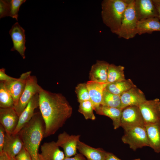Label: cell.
Listing matches in <instances>:
<instances>
[{
    "label": "cell",
    "mask_w": 160,
    "mask_h": 160,
    "mask_svg": "<svg viewBox=\"0 0 160 160\" xmlns=\"http://www.w3.org/2000/svg\"><path fill=\"white\" fill-rule=\"evenodd\" d=\"M23 147V143L18 134L10 135L6 132L3 151L10 157L15 158Z\"/></svg>",
    "instance_id": "ac0fdd59"
},
{
    "label": "cell",
    "mask_w": 160,
    "mask_h": 160,
    "mask_svg": "<svg viewBox=\"0 0 160 160\" xmlns=\"http://www.w3.org/2000/svg\"><path fill=\"white\" fill-rule=\"evenodd\" d=\"M75 92L76 94L78 101L79 103L90 100L86 83H82L78 84L75 88Z\"/></svg>",
    "instance_id": "f1b7e54d"
},
{
    "label": "cell",
    "mask_w": 160,
    "mask_h": 160,
    "mask_svg": "<svg viewBox=\"0 0 160 160\" xmlns=\"http://www.w3.org/2000/svg\"><path fill=\"white\" fill-rule=\"evenodd\" d=\"M108 83L91 80L86 83L90 100L95 111L102 105L103 91Z\"/></svg>",
    "instance_id": "2e32d148"
},
{
    "label": "cell",
    "mask_w": 160,
    "mask_h": 160,
    "mask_svg": "<svg viewBox=\"0 0 160 160\" xmlns=\"http://www.w3.org/2000/svg\"><path fill=\"white\" fill-rule=\"evenodd\" d=\"M131 0H104L102 2L101 16L103 23L117 35L124 12Z\"/></svg>",
    "instance_id": "3957f363"
},
{
    "label": "cell",
    "mask_w": 160,
    "mask_h": 160,
    "mask_svg": "<svg viewBox=\"0 0 160 160\" xmlns=\"http://www.w3.org/2000/svg\"><path fill=\"white\" fill-rule=\"evenodd\" d=\"M10 160H16L14 158L10 157Z\"/></svg>",
    "instance_id": "f35d334b"
},
{
    "label": "cell",
    "mask_w": 160,
    "mask_h": 160,
    "mask_svg": "<svg viewBox=\"0 0 160 160\" xmlns=\"http://www.w3.org/2000/svg\"><path fill=\"white\" fill-rule=\"evenodd\" d=\"M13 98L5 88L3 81L0 82V108H14Z\"/></svg>",
    "instance_id": "4316f807"
},
{
    "label": "cell",
    "mask_w": 160,
    "mask_h": 160,
    "mask_svg": "<svg viewBox=\"0 0 160 160\" xmlns=\"http://www.w3.org/2000/svg\"><path fill=\"white\" fill-rule=\"evenodd\" d=\"M39 93L35 94L31 98L26 107L19 116L17 126L12 134L16 135L32 119L35 113V109L39 107Z\"/></svg>",
    "instance_id": "5bb4252c"
},
{
    "label": "cell",
    "mask_w": 160,
    "mask_h": 160,
    "mask_svg": "<svg viewBox=\"0 0 160 160\" xmlns=\"http://www.w3.org/2000/svg\"><path fill=\"white\" fill-rule=\"evenodd\" d=\"M109 64L103 60H97L92 65L89 73L90 80L107 82V74Z\"/></svg>",
    "instance_id": "ffe728a7"
},
{
    "label": "cell",
    "mask_w": 160,
    "mask_h": 160,
    "mask_svg": "<svg viewBox=\"0 0 160 160\" xmlns=\"http://www.w3.org/2000/svg\"><path fill=\"white\" fill-rule=\"evenodd\" d=\"M105 160H121L112 153L107 152Z\"/></svg>",
    "instance_id": "d590c367"
},
{
    "label": "cell",
    "mask_w": 160,
    "mask_h": 160,
    "mask_svg": "<svg viewBox=\"0 0 160 160\" xmlns=\"http://www.w3.org/2000/svg\"><path fill=\"white\" fill-rule=\"evenodd\" d=\"M121 140L134 151L144 147H149L145 125L136 126L124 131Z\"/></svg>",
    "instance_id": "5b68a950"
},
{
    "label": "cell",
    "mask_w": 160,
    "mask_h": 160,
    "mask_svg": "<svg viewBox=\"0 0 160 160\" xmlns=\"http://www.w3.org/2000/svg\"><path fill=\"white\" fill-rule=\"evenodd\" d=\"M94 110L92 104L90 100H87L79 103L78 111L84 116L86 119L94 120L96 117L93 113Z\"/></svg>",
    "instance_id": "83f0119b"
},
{
    "label": "cell",
    "mask_w": 160,
    "mask_h": 160,
    "mask_svg": "<svg viewBox=\"0 0 160 160\" xmlns=\"http://www.w3.org/2000/svg\"><path fill=\"white\" fill-rule=\"evenodd\" d=\"M77 149L87 160H105L107 153L102 148L92 147L80 140L78 143Z\"/></svg>",
    "instance_id": "44dd1931"
},
{
    "label": "cell",
    "mask_w": 160,
    "mask_h": 160,
    "mask_svg": "<svg viewBox=\"0 0 160 160\" xmlns=\"http://www.w3.org/2000/svg\"><path fill=\"white\" fill-rule=\"evenodd\" d=\"M138 20L134 7V0H131L125 9L119 31L117 35L120 38L132 39L137 34Z\"/></svg>",
    "instance_id": "277c9868"
},
{
    "label": "cell",
    "mask_w": 160,
    "mask_h": 160,
    "mask_svg": "<svg viewBox=\"0 0 160 160\" xmlns=\"http://www.w3.org/2000/svg\"><path fill=\"white\" fill-rule=\"evenodd\" d=\"M39 107L45 127L44 137L54 134L72 113V108L66 98L42 88L39 93Z\"/></svg>",
    "instance_id": "6da1fadb"
},
{
    "label": "cell",
    "mask_w": 160,
    "mask_h": 160,
    "mask_svg": "<svg viewBox=\"0 0 160 160\" xmlns=\"http://www.w3.org/2000/svg\"><path fill=\"white\" fill-rule=\"evenodd\" d=\"M19 116L14 108H0V123L6 132L12 135L17 125Z\"/></svg>",
    "instance_id": "4fadbf2b"
},
{
    "label": "cell",
    "mask_w": 160,
    "mask_h": 160,
    "mask_svg": "<svg viewBox=\"0 0 160 160\" xmlns=\"http://www.w3.org/2000/svg\"><path fill=\"white\" fill-rule=\"evenodd\" d=\"M0 160H10V157L5 152L0 153Z\"/></svg>",
    "instance_id": "74e56055"
},
{
    "label": "cell",
    "mask_w": 160,
    "mask_h": 160,
    "mask_svg": "<svg viewBox=\"0 0 160 160\" xmlns=\"http://www.w3.org/2000/svg\"><path fill=\"white\" fill-rule=\"evenodd\" d=\"M39 160H43L42 158L39 155Z\"/></svg>",
    "instance_id": "ab89813d"
},
{
    "label": "cell",
    "mask_w": 160,
    "mask_h": 160,
    "mask_svg": "<svg viewBox=\"0 0 160 160\" xmlns=\"http://www.w3.org/2000/svg\"><path fill=\"white\" fill-rule=\"evenodd\" d=\"M137 34H151L155 31H160V21L155 17L139 21L137 26Z\"/></svg>",
    "instance_id": "603a6c76"
},
{
    "label": "cell",
    "mask_w": 160,
    "mask_h": 160,
    "mask_svg": "<svg viewBox=\"0 0 160 160\" xmlns=\"http://www.w3.org/2000/svg\"><path fill=\"white\" fill-rule=\"evenodd\" d=\"M31 71H28L22 73L19 78L15 80L3 81L5 88L13 98L14 106L17 104L22 94L27 79L31 75Z\"/></svg>",
    "instance_id": "9c48e42d"
},
{
    "label": "cell",
    "mask_w": 160,
    "mask_h": 160,
    "mask_svg": "<svg viewBox=\"0 0 160 160\" xmlns=\"http://www.w3.org/2000/svg\"><path fill=\"white\" fill-rule=\"evenodd\" d=\"M25 0H10L9 16L18 20V13L21 5L26 1Z\"/></svg>",
    "instance_id": "f546056e"
},
{
    "label": "cell",
    "mask_w": 160,
    "mask_h": 160,
    "mask_svg": "<svg viewBox=\"0 0 160 160\" xmlns=\"http://www.w3.org/2000/svg\"><path fill=\"white\" fill-rule=\"evenodd\" d=\"M10 0H0V18L9 16Z\"/></svg>",
    "instance_id": "4dcf8cb0"
},
{
    "label": "cell",
    "mask_w": 160,
    "mask_h": 160,
    "mask_svg": "<svg viewBox=\"0 0 160 160\" xmlns=\"http://www.w3.org/2000/svg\"><path fill=\"white\" fill-rule=\"evenodd\" d=\"M145 125L138 106H129L122 109L120 127L124 131L134 127Z\"/></svg>",
    "instance_id": "52a82bcc"
},
{
    "label": "cell",
    "mask_w": 160,
    "mask_h": 160,
    "mask_svg": "<svg viewBox=\"0 0 160 160\" xmlns=\"http://www.w3.org/2000/svg\"><path fill=\"white\" fill-rule=\"evenodd\" d=\"M136 87L130 79L108 83L105 89L110 92L116 95H121L124 93L132 87Z\"/></svg>",
    "instance_id": "cb8c5ba5"
},
{
    "label": "cell",
    "mask_w": 160,
    "mask_h": 160,
    "mask_svg": "<svg viewBox=\"0 0 160 160\" xmlns=\"http://www.w3.org/2000/svg\"><path fill=\"white\" fill-rule=\"evenodd\" d=\"M14 158L16 160H32L31 155L24 147Z\"/></svg>",
    "instance_id": "1f68e13d"
},
{
    "label": "cell",
    "mask_w": 160,
    "mask_h": 160,
    "mask_svg": "<svg viewBox=\"0 0 160 160\" xmlns=\"http://www.w3.org/2000/svg\"><path fill=\"white\" fill-rule=\"evenodd\" d=\"M133 160H141L140 159H135Z\"/></svg>",
    "instance_id": "60d3db41"
},
{
    "label": "cell",
    "mask_w": 160,
    "mask_h": 160,
    "mask_svg": "<svg viewBox=\"0 0 160 160\" xmlns=\"http://www.w3.org/2000/svg\"><path fill=\"white\" fill-rule=\"evenodd\" d=\"M25 33L24 29L18 22L15 23L12 26L9 31L13 44V47L11 51H17L23 59L25 58V52L26 49Z\"/></svg>",
    "instance_id": "8fae6325"
},
{
    "label": "cell",
    "mask_w": 160,
    "mask_h": 160,
    "mask_svg": "<svg viewBox=\"0 0 160 160\" xmlns=\"http://www.w3.org/2000/svg\"><path fill=\"white\" fill-rule=\"evenodd\" d=\"M42 88L38 83L35 76H29L27 79L24 89L14 108L19 116L26 107L32 97L39 93Z\"/></svg>",
    "instance_id": "8992f818"
},
{
    "label": "cell",
    "mask_w": 160,
    "mask_h": 160,
    "mask_svg": "<svg viewBox=\"0 0 160 160\" xmlns=\"http://www.w3.org/2000/svg\"><path fill=\"white\" fill-rule=\"evenodd\" d=\"M16 78L9 76L5 73V69L4 68L0 69V81H7L15 80Z\"/></svg>",
    "instance_id": "d6a6232c"
},
{
    "label": "cell",
    "mask_w": 160,
    "mask_h": 160,
    "mask_svg": "<svg viewBox=\"0 0 160 160\" xmlns=\"http://www.w3.org/2000/svg\"><path fill=\"white\" fill-rule=\"evenodd\" d=\"M63 160H87L81 153H77L72 157H65Z\"/></svg>",
    "instance_id": "e575fe53"
},
{
    "label": "cell",
    "mask_w": 160,
    "mask_h": 160,
    "mask_svg": "<svg viewBox=\"0 0 160 160\" xmlns=\"http://www.w3.org/2000/svg\"><path fill=\"white\" fill-rule=\"evenodd\" d=\"M124 68L119 65L110 64L108 69L107 82L111 83L125 80Z\"/></svg>",
    "instance_id": "d4e9b609"
},
{
    "label": "cell",
    "mask_w": 160,
    "mask_h": 160,
    "mask_svg": "<svg viewBox=\"0 0 160 160\" xmlns=\"http://www.w3.org/2000/svg\"><path fill=\"white\" fill-rule=\"evenodd\" d=\"M80 137V135H70L65 132L59 135L56 143L63 149L65 157H71L77 153L78 143Z\"/></svg>",
    "instance_id": "30bf717a"
},
{
    "label": "cell",
    "mask_w": 160,
    "mask_h": 160,
    "mask_svg": "<svg viewBox=\"0 0 160 160\" xmlns=\"http://www.w3.org/2000/svg\"><path fill=\"white\" fill-rule=\"evenodd\" d=\"M122 110L119 108L101 105L95 111L97 114L105 116L111 118L113 121L114 129H116L120 127Z\"/></svg>",
    "instance_id": "7402d4cb"
},
{
    "label": "cell",
    "mask_w": 160,
    "mask_h": 160,
    "mask_svg": "<svg viewBox=\"0 0 160 160\" xmlns=\"http://www.w3.org/2000/svg\"><path fill=\"white\" fill-rule=\"evenodd\" d=\"M134 7L138 21L159 18L157 10L152 0H134Z\"/></svg>",
    "instance_id": "7c38bea8"
},
{
    "label": "cell",
    "mask_w": 160,
    "mask_h": 160,
    "mask_svg": "<svg viewBox=\"0 0 160 160\" xmlns=\"http://www.w3.org/2000/svg\"><path fill=\"white\" fill-rule=\"evenodd\" d=\"M102 105L121 109L120 96L113 94L105 88L103 92Z\"/></svg>",
    "instance_id": "484cf974"
},
{
    "label": "cell",
    "mask_w": 160,
    "mask_h": 160,
    "mask_svg": "<svg viewBox=\"0 0 160 160\" xmlns=\"http://www.w3.org/2000/svg\"><path fill=\"white\" fill-rule=\"evenodd\" d=\"M45 130L44 123L41 114L40 112H37L18 134L32 160H39L38 150L44 137Z\"/></svg>",
    "instance_id": "7a4b0ae2"
},
{
    "label": "cell",
    "mask_w": 160,
    "mask_h": 160,
    "mask_svg": "<svg viewBox=\"0 0 160 160\" xmlns=\"http://www.w3.org/2000/svg\"><path fill=\"white\" fill-rule=\"evenodd\" d=\"M6 136V132L3 127L0 124V153L3 151Z\"/></svg>",
    "instance_id": "836d02e7"
},
{
    "label": "cell",
    "mask_w": 160,
    "mask_h": 160,
    "mask_svg": "<svg viewBox=\"0 0 160 160\" xmlns=\"http://www.w3.org/2000/svg\"><path fill=\"white\" fill-rule=\"evenodd\" d=\"M39 156L43 160H63L65 157L64 153L54 141L44 143L41 147Z\"/></svg>",
    "instance_id": "e0dca14e"
},
{
    "label": "cell",
    "mask_w": 160,
    "mask_h": 160,
    "mask_svg": "<svg viewBox=\"0 0 160 160\" xmlns=\"http://www.w3.org/2000/svg\"><path fill=\"white\" fill-rule=\"evenodd\" d=\"M152 1L157 10L160 21V0H152Z\"/></svg>",
    "instance_id": "8d00e7d4"
},
{
    "label": "cell",
    "mask_w": 160,
    "mask_h": 160,
    "mask_svg": "<svg viewBox=\"0 0 160 160\" xmlns=\"http://www.w3.org/2000/svg\"><path fill=\"white\" fill-rule=\"evenodd\" d=\"M145 124L160 121V100L156 98L146 100L139 106Z\"/></svg>",
    "instance_id": "ba28073f"
},
{
    "label": "cell",
    "mask_w": 160,
    "mask_h": 160,
    "mask_svg": "<svg viewBox=\"0 0 160 160\" xmlns=\"http://www.w3.org/2000/svg\"><path fill=\"white\" fill-rule=\"evenodd\" d=\"M149 147L156 153H160V121L145 124Z\"/></svg>",
    "instance_id": "d6986e66"
},
{
    "label": "cell",
    "mask_w": 160,
    "mask_h": 160,
    "mask_svg": "<svg viewBox=\"0 0 160 160\" xmlns=\"http://www.w3.org/2000/svg\"><path fill=\"white\" fill-rule=\"evenodd\" d=\"M121 109L129 106H138L145 101L143 92L137 87L132 88L120 95Z\"/></svg>",
    "instance_id": "9a60e30c"
}]
</instances>
